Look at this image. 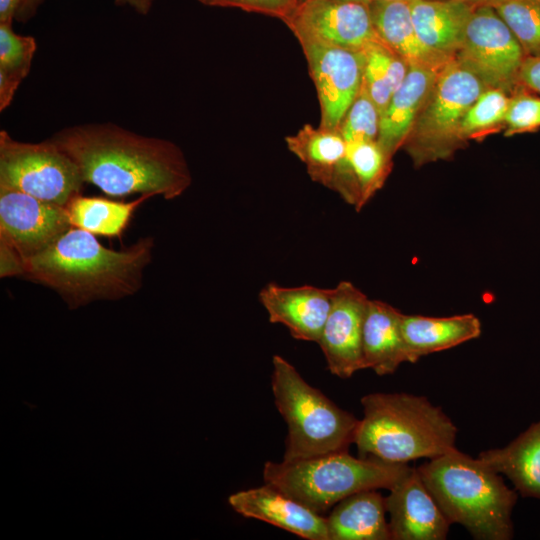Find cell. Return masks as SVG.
I'll list each match as a JSON object with an SVG mask.
<instances>
[{
	"mask_svg": "<svg viewBox=\"0 0 540 540\" xmlns=\"http://www.w3.org/2000/svg\"><path fill=\"white\" fill-rule=\"evenodd\" d=\"M50 139L77 164L85 183L108 196L140 193L173 200L192 182L182 150L166 139L112 123L74 125Z\"/></svg>",
	"mask_w": 540,
	"mask_h": 540,
	"instance_id": "1",
	"label": "cell"
},
{
	"mask_svg": "<svg viewBox=\"0 0 540 540\" xmlns=\"http://www.w3.org/2000/svg\"><path fill=\"white\" fill-rule=\"evenodd\" d=\"M154 243L147 236L126 248L109 249L94 234L71 226L26 261L23 278L54 290L71 310L98 300H119L141 289Z\"/></svg>",
	"mask_w": 540,
	"mask_h": 540,
	"instance_id": "2",
	"label": "cell"
},
{
	"mask_svg": "<svg viewBox=\"0 0 540 540\" xmlns=\"http://www.w3.org/2000/svg\"><path fill=\"white\" fill-rule=\"evenodd\" d=\"M417 471L451 524L462 525L478 540L513 538L517 491L478 457L456 448L429 459Z\"/></svg>",
	"mask_w": 540,
	"mask_h": 540,
	"instance_id": "3",
	"label": "cell"
},
{
	"mask_svg": "<svg viewBox=\"0 0 540 540\" xmlns=\"http://www.w3.org/2000/svg\"><path fill=\"white\" fill-rule=\"evenodd\" d=\"M354 444L360 457L408 463L433 459L456 449L457 428L426 397L376 392L361 398Z\"/></svg>",
	"mask_w": 540,
	"mask_h": 540,
	"instance_id": "4",
	"label": "cell"
},
{
	"mask_svg": "<svg viewBox=\"0 0 540 540\" xmlns=\"http://www.w3.org/2000/svg\"><path fill=\"white\" fill-rule=\"evenodd\" d=\"M411 469L407 463L354 457L340 451L291 462L268 461L263 467V479L321 515L354 493L390 490Z\"/></svg>",
	"mask_w": 540,
	"mask_h": 540,
	"instance_id": "5",
	"label": "cell"
},
{
	"mask_svg": "<svg viewBox=\"0 0 540 540\" xmlns=\"http://www.w3.org/2000/svg\"><path fill=\"white\" fill-rule=\"evenodd\" d=\"M271 388L277 410L285 420V462L348 451L359 424L319 389L311 386L280 355L272 359Z\"/></svg>",
	"mask_w": 540,
	"mask_h": 540,
	"instance_id": "6",
	"label": "cell"
},
{
	"mask_svg": "<svg viewBox=\"0 0 540 540\" xmlns=\"http://www.w3.org/2000/svg\"><path fill=\"white\" fill-rule=\"evenodd\" d=\"M486 88L456 58L439 70L404 143L414 164L419 166L452 155L464 142L460 127L466 112Z\"/></svg>",
	"mask_w": 540,
	"mask_h": 540,
	"instance_id": "7",
	"label": "cell"
},
{
	"mask_svg": "<svg viewBox=\"0 0 540 540\" xmlns=\"http://www.w3.org/2000/svg\"><path fill=\"white\" fill-rule=\"evenodd\" d=\"M85 181L77 164L51 139L20 142L0 131V190L66 206Z\"/></svg>",
	"mask_w": 540,
	"mask_h": 540,
	"instance_id": "8",
	"label": "cell"
},
{
	"mask_svg": "<svg viewBox=\"0 0 540 540\" xmlns=\"http://www.w3.org/2000/svg\"><path fill=\"white\" fill-rule=\"evenodd\" d=\"M527 57L506 23L488 4L475 5L456 58L487 88L516 92L519 72Z\"/></svg>",
	"mask_w": 540,
	"mask_h": 540,
	"instance_id": "9",
	"label": "cell"
},
{
	"mask_svg": "<svg viewBox=\"0 0 540 540\" xmlns=\"http://www.w3.org/2000/svg\"><path fill=\"white\" fill-rule=\"evenodd\" d=\"M299 43L316 87L320 127L338 130L362 85L364 52L308 40Z\"/></svg>",
	"mask_w": 540,
	"mask_h": 540,
	"instance_id": "10",
	"label": "cell"
},
{
	"mask_svg": "<svg viewBox=\"0 0 540 540\" xmlns=\"http://www.w3.org/2000/svg\"><path fill=\"white\" fill-rule=\"evenodd\" d=\"M298 41L308 40L364 50L379 40L369 4L342 0H306L284 22Z\"/></svg>",
	"mask_w": 540,
	"mask_h": 540,
	"instance_id": "11",
	"label": "cell"
},
{
	"mask_svg": "<svg viewBox=\"0 0 540 540\" xmlns=\"http://www.w3.org/2000/svg\"><path fill=\"white\" fill-rule=\"evenodd\" d=\"M369 298L353 283L341 281L333 288L330 312L319 344L331 374L349 378L364 369L362 337Z\"/></svg>",
	"mask_w": 540,
	"mask_h": 540,
	"instance_id": "12",
	"label": "cell"
},
{
	"mask_svg": "<svg viewBox=\"0 0 540 540\" xmlns=\"http://www.w3.org/2000/svg\"><path fill=\"white\" fill-rule=\"evenodd\" d=\"M71 227L66 208L14 190H0V238L27 261Z\"/></svg>",
	"mask_w": 540,
	"mask_h": 540,
	"instance_id": "13",
	"label": "cell"
},
{
	"mask_svg": "<svg viewBox=\"0 0 540 540\" xmlns=\"http://www.w3.org/2000/svg\"><path fill=\"white\" fill-rule=\"evenodd\" d=\"M385 498L391 540H444L451 523L422 481L417 468Z\"/></svg>",
	"mask_w": 540,
	"mask_h": 540,
	"instance_id": "14",
	"label": "cell"
},
{
	"mask_svg": "<svg viewBox=\"0 0 540 540\" xmlns=\"http://www.w3.org/2000/svg\"><path fill=\"white\" fill-rule=\"evenodd\" d=\"M333 288L269 283L259 300L271 323L286 326L293 338L318 343L331 309Z\"/></svg>",
	"mask_w": 540,
	"mask_h": 540,
	"instance_id": "15",
	"label": "cell"
},
{
	"mask_svg": "<svg viewBox=\"0 0 540 540\" xmlns=\"http://www.w3.org/2000/svg\"><path fill=\"white\" fill-rule=\"evenodd\" d=\"M228 503L246 518L269 523L300 538L329 540L325 517L270 484L231 494Z\"/></svg>",
	"mask_w": 540,
	"mask_h": 540,
	"instance_id": "16",
	"label": "cell"
},
{
	"mask_svg": "<svg viewBox=\"0 0 540 540\" xmlns=\"http://www.w3.org/2000/svg\"><path fill=\"white\" fill-rule=\"evenodd\" d=\"M442 67L410 64L406 77L381 114L376 141L391 158L404 145Z\"/></svg>",
	"mask_w": 540,
	"mask_h": 540,
	"instance_id": "17",
	"label": "cell"
},
{
	"mask_svg": "<svg viewBox=\"0 0 540 540\" xmlns=\"http://www.w3.org/2000/svg\"><path fill=\"white\" fill-rule=\"evenodd\" d=\"M416 33L434 54L452 59L459 51L475 5L462 0L409 2Z\"/></svg>",
	"mask_w": 540,
	"mask_h": 540,
	"instance_id": "18",
	"label": "cell"
},
{
	"mask_svg": "<svg viewBox=\"0 0 540 540\" xmlns=\"http://www.w3.org/2000/svg\"><path fill=\"white\" fill-rule=\"evenodd\" d=\"M402 314L386 302L369 299L362 337L364 369L384 376L393 374L400 364L408 362L401 329Z\"/></svg>",
	"mask_w": 540,
	"mask_h": 540,
	"instance_id": "19",
	"label": "cell"
},
{
	"mask_svg": "<svg viewBox=\"0 0 540 540\" xmlns=\"http://www.w3.org/2000/svg\"><path fill=\"white\" fill-rule=\"evenodd\" d=\"M401 329L408 362L450 349L481 335V322L475 315L430 317L402 314Z\"/></svg>",
	"mask_w": 540,
	"mask_h": 540,
	"instance_id": "20",
	"label": "cell"
},
{
	"mask_svg": "<svg viewBox=\"0 0 540 540\" xmlns=\"http://www.w3.org/2000/svg\"><path fill=\"white\" fill-rule=\"evenodd\" d=\"M386 500L376 490L354 493L326 517L329 540H390Z\"/></svg>",
	"mask_w": 540,
	"mask_h": 540,
	"instance_id": "21",
	"label": "cell"
},
{
	"mask_svg": "<svg viewBox=\"0 0 540 540\" xmlns=\"http://www.w3.org/2000/svg\"><path fill=\"white\" fill-rule=\"evenodd\" d=\"M478 458L505 475L522 497L540 500V420L505 447L482 451Z\"/></svg>",
	"mask_w": 540,
	"mask_h": 540,
	"instance_id": "22",
	"label": "cell"
},
{
	"mask_svg": "<svg viewBox=\"0 0 540 540\" xmlns=\"http://www.w3.org/2000/svg\"><path fill=\"white\" fill-rule=\"evenodd\" d=\"M369 6L380 40L409 65L442 67L451 60L434 54L421 42L413 24L409 2L373 0Z\"/></svg>",
	"mask_w": 540,
	"mask_h": 540,
	"instance_id": "23",
	"label": "cell"
},
{
	"mask_svg": "<svg viewBox=\"0 0 540 540\" xmlns=\"http://www.w3.org/2000/svg\"><path fill=\"white\" fill-rule=\"evenodd\" d=\"M285 141L289 151L306 165L311 179L329 188L346 157L347 144L339 131L306 124Z\"/></svg>",
	"mask_w": 540,
	"mask_h": 540,
	"instance_id": "24",
	"label": "cell"
},
{
	"mask_svg": "<svg viewBox=\"0 0 540 540\" xmlns=\"http://www.w3.org/2000/svg\"><path fill=\"white\" fill-rule=\"evenodd\" d=\"M152 194L130 202L115 201L101 197H73L65 206L72 227L86 230L94 235L121 239L135 210Z\"/></svg>",
	"mask_w": 540,
	"mask_h": 540,
	"instance_id": "25",
	"label": "cell"
},
{
	"mask_svg": "<svg viewBox=\"0 0 540 540\" xmlns=\"http://www.w3.org/2000/svg\"><path fill=\"white\" fill-rule=\"evenodd\" d=\"M363 52L365 62L362 85L381 116L406 77L409 64L380 39L369 44Z\"/></svg>",
	"mask_w": 540,
	"mask_h": 540,
	"instance_id": "26",
	"label": "cell"
},
{
	"mask_svg": "<svg viewBox=\"0 0 540 540\" xmlns=\"http://www.w3.org/2000/svg\"><path fill=\"white\" fill-rule=\"evenodd\" d=\"M37 45L33 37L16 34L12 25L0 24V110L11 103L30 70Z\"/></svg>",
	"mask_w": 540,
	"mask_h": 540,
	"instance_id": "27",
	"label": "cell"
},
{
	"mask_svg": "<svg viewBox=\"0 0 540 540\" xmlns=\"http://www.w3.org/2000/svg\"><path fill=\"white\" fill-rule=\"evenodd\" d=\"M346 144V160L359 192L356 210L360 211L375 192L382 187L390 171L391 157L385 153L377 141Z\"/></svg>",
	"mask_w": 540,
	"mask_h": 540,
	"instance_id": "28",
	"label": "cell"
},
{
	"mask_svg": "<svg viewBox=\"0 0 540 540\" xmlns=\"http://www.w3.org/2000/svg\"><path fill=\"white\" fill-rule=\"evenodd\" d=\"M488 5L506 23L527 56H540V0H492Z\"/></svg>",
	"mask_w": 540,
	"mask_h": 540,
	"instance_id": "29",
	"label": "cell"
},
{
	"mask_svg": "<svg viewBox=\"0 0 540 540\" xmlns=\"http://www.w3.org/2000/svg\"><path fill=\"white\" fill-rule=\"evenodd\" d=\"M510 97L499 88H486L466 112L460 127L463 141L474 134L501 122L509 105Z\"/></svg>",
	"mask_w": 540,
	"mask_h": 540,
	"instance_id": "30",
	"label": "cell"
},
{
	"mask_svg": "<svg viewBox=\"0 0 540 540\" xmlns=\"http://www.w3.org/2000/svg\"><path fill=\"white\" fill-rule=\"evenodd\" d=\"M380 114L363 85L338 127L346 143L376 141Z\"/></svg>",
	"mask_w": 540,
	"mask_h": 540,
	"instance_id": "31",
	"label": "cell"
},
{
	"mask_svg": "<svg viewBox=\"0 0 540 540\" xmlns=\"http://www.w3.org/2000/svg\"><path fill=\"white\" fill-rule=\"evenodd\" d=\"M506 135L531 132L540 127V98L518 89L510 97L504 118Z\"/></svg>",
	"mask_w": 540,
	"mask_h": 540,
	"instance_id": "32",
	"label": "cell"
},
{
	"mask_svg": "<svg viewBox=\"0 0 540 540\" xmlns=\"http://www.w3.org/2000/svg\"><path fill=\"white\" fill-rule=\"evenodd\" d=\"M207 6L233 7L275 17L285 22L295 11V0H198Z\"/></svg>",
	"mask_w": 540,
	"mask_h": 540,
	"instance_id": "33",
	"label": "cell"
},
{
	"mask_svg": "<svg viewBox=\"0 0 540 540\" xmlns=\"http://www.w3.org/2000/svg\"><path fill=\"white\" fill-rule=\"evenodd\" d=\"M26 261L6 240L0 238V277H24Z\"/></svg>",
	"mask_w": 540,
	"mask_h": 540,
	"instance_id": "34",
	"label": "cell"
},
{
	"mask_svg": "<svg viewBox=\"0 0 540 540\" xmlns=\"http://www.w3.org/2000/svg\"><path fill=\"white\" fill-rule=\"evenodd\" d=\"M522 87L540 93V56H527L519 72Z\"/></svg>",
	"mask_w": 540,
	"mask_h": 540,
	"instance_id": "35",
	"label": "cell"
},
{
	"mask_svg": "<svg viewBox=\"0 0 540 540\" xmlns=\"http://www.w3.org/2000/svg\"><path fill=\"white\" fill-rule=\"evenodd\" d=\"M21 0H0V24L12 25Z\"/></svg>",
	"mask_w": 540,
	"mask_h": 540,
	"instance_id": "36",
	"label": "cell"
},
{
	"mask_svg": "<svg viewBox=\"0 0 540 540\" xmlns=\"http://www.w3.org/2000/svg\"><path fill=\"white\" fill-rule=\"evenodd\" d=\"M41 0H21L16 12V18L25 20L31 17L36 11Z\"/></svg>",
	"mask_w": 540,
	"mask_h": 540,
	"instance_id": "37",
	"label": "cell"
},
{
	"mask_svg": "<svg viewBox=\"0 0 540 540\" xmlns=\"http://www.w3.org/2000/svg\"><path fill=\"white\" fill-rule=\"evenodd\" d=\"M154 1L155 0H116L118 4H127L143 15L149 13Z\"/></svg>",
	"mask_w": 540,
	"mask_h": 540,
	"instance_id": "38",
	"label": "cell"
},
{
	"mask_svg": "<svg viewBox=\"0 0 540 540\" xmlns=\"http://www.w3.org/2000/svg\"><path fill=\"white\" fill-rule=\"evenodd\" d=\"M462 1H465L472 5H478V4H488L492 0H462Z\"/></svg>",
	"mask_w": 540,
	"mask_h": 540,
	"instance_id": "39",
	"label": "cell"
},
{
	"mask_svg": "<svg viewBox=\"0 0 540 540\" xmlns=\"http://www.w3.org/2000/svg\"><path fill=\"white\" fill-rule=\"evenodd\" d=\"M342 1H354V2H362V3L370 4L373 0H342Z\"/></svg>",
	"mask_w": 540,
	"mask_h": 540,
	"instance_id": "40",
	"label": "cell"
},
{
	"mask_svg": "<svg viewBox=\"0 0 540 540\" xmlns=\"http://www.w3.org/2000/svg\"><path fill=\"white\" fill-rule=\"evenodd\" d=\"M380 1H404V2H411L414 0H380Z\"/></svg>",
	"mask_w": 540,
	"mask_h": 540,
	"instance_id": "41",
	"label": "cell"
},
{
	"mask_svg": "<svg viewBox=\"0 0 540 540\" xmlns=\"http://www.w3.org/2000/svg\"><path fill=\"white\" fill-rule=\"evenodd\" d=\"M304 1H306V0H295V2H296L297 5L303 3Z\"/></svg>",
	"mask_w": 540,
	"mask_h": 540,
	"instance_id": "42",
	"label": "cell"
}]
</instances>
